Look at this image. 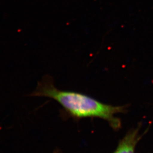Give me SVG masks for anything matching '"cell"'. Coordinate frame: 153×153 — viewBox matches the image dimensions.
<instances>
[{"mask_svg": "<svg viewBox=\"0 0 153 153\" xmlns=\"http://www.w3.org/2000/svg\"><path fill=\"white\" fill-rule=\"evenodd\" d=\"M30 96L53 99L73 117L102 118L107 121L115 130L121 127L120 120L115 115L126 111L125 106H113L82 93L59 90L55 86L52 78L49 75L45 76L38 82L37 87Z\"/></svg>", "mask_w": 153, "mask_h": 153, "instance_id": "obj_1", "label": "cell"}, {"mask_svg": "<svg viewBox=\"0 0 153 153\" xmlns=\"http://www.w3.org/2000/svg\"><path fill=\"white\" fill-rule=\"evenodd\" d=\"M139 127L131 130L120 140L114 153H135L136 146L140 140Z\"/></svg>", "mask_w": 153, "mask_h": 153, "instance_id": "obj_2", "label": "cell"}]
</instances>
